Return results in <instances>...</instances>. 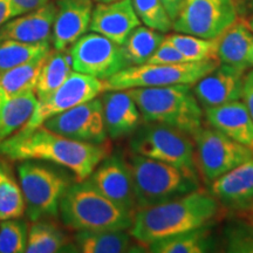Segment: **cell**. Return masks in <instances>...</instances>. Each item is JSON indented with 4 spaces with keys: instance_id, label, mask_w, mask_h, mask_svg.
I'll use <instances>...</instances> for the list:
<instances>
[{
    "instance_id": "6da1fadb",
    "label": "cell",
    "mask_w": 253,
    "mask_h": 253,
    "mask_svg": "<svg viewBox=\"0 0 253 253\" xmlns=\"http://www.w3.org/2000/svg\"><path fill=\"white\" fill-rule=\"evenodd\" d=\"M0 154L12 161L38 160L59 164L84 182L108 155L110 145L75 141L41 126L30 134L11 136L0 144Z\"/></svg>"
},
{
    "instance_id": "7a4b0ae2",
    "label": "cell",
    "mask_w": 253,
    "mask_h": 253,
    "mask_svg": "<svg viewBox=\"0 0 253 253\" xmlns=\"http://www.w3.org/2000/svg\"><path fill=\"white\" fill-rule=\"evenodd\" d=\"M219 208L211 192L198 189L172 201L136 211L130 235L148 248L160 239L207 225L217 216Z\"/></svg>"
},
{
    "instance_id": "3957f363",
    "label": "cell",
    "mask_w": 253,
    "mask_h": 253,
    "mask_svg": "<svg viewBox=\"0 0 253 253\" xmlns=\"http://www.w3.org/2000/svg\"><path fill=\"white\" fill-rule=\"evenodd\" d=\"M148 123H160L194 135L203 126L204 112L190 84L126 89Z\"/></svg>"
},
{
    "instance_id": "277c9868",
    "label": "cell",
    "mask_w": 253,
    "mask_h": 253,
    "mask_svg": "<svg viewBox=\"0 0 253 253\" xmlns=\"http://www.w3.org/2000/svg\"><path fill=\"white\" fill-rule=\"evenodd\" d=\"M62 223L78 231L130 230L134 213L114 203L86 179L69 185L59 209Z\"/></svg>"
},
{
    "instance_id": "5b68a950",
    "label": "cell",
    "mask_w": 253,
    "mask_h": 253,
    "mask_svg": "<svg viewBox=\"0 0 253 253\" xmlns=\"http://www.w3.org/2000/svg\"><path fill=\"white\" fill-rule=\"evenodd\" d=\"M134 182L137 210L182 197L199 189L198 178L170 164L134 154L126 158Z\"/></svg>"
},
{
    "instance_id": "8992f818",
    "label": "cell",
    "mask_w": 253,
    "mask_h": 253,
    "mask_svg": "<svg viewBox=\"0 0 253 253\" xmlns=\"http://www.w3.org/2000/svg\"><path fill=\"white\" fill-rule=\"evenodd\" d=\"M129 147L134 154L168 163L198 178L194 138L179 129L145 122L131 135Z\"/></svg>"
},
{
    "instance_id": "52a82bcc",
    "label": "cell",
    "mask_w": 253,
    "mask_h": 253,
    "mask_svg": "<svg viewBox=\"0 0 253 253\" xmlns=\"http://www.w3.org/2000/svg\"><path fill=\"white\" fill-rule=\"evenodd\" d=\"M219 61L183 63H143L131 65L103 81V89L126 90L131 88L163 87L171 84H195L213 71Z\"/></svg>"
},
{
    "instance_id": "ba28073f",
    "label": "cell",
    "mask_w": 253,
    "mask_h": 253,
    "mask_svg": "<svg viewBox=\"0 0 253 253\" xmlns=\"http://www.w3.org/2000/svg\"><path fill=\"white\" fill-rule=\"evenodd\" d=\"M198 175L211 184L214 179L253 158V150L210 126L192 135Z\"/></svg>"
},
{
    "instance_id": "9c48e42d",
    "label": "cell",
    "mask_w": 253,
    "mask_h": 253,
    "mask_svg": "<svg viewBox=\"0 0 253 253\" xmlns=\"http://www.w3.org/2000/svg\"><path fill=\"white\" fill-rule=\"evenodd\" d=\"M18 173L30 220L56 216L62 196L69 186L65 177L32 160L21 161Z\"/></svg>"
},
{
    "instance_id": "30bf717a",
    "label": "cell",
    "mask_w": 253,
    "mask_h": 253,
    "mask_svg": "<svg viewBox=\"0 0 253 253\" xmlns=\"http://www.w3.org/2000/svg\"><path fill=\"white\" fill-rule=\"evenodd\" d=\"M102 91H104L102 80L73 71L58 89L43 100L38 101L31 118L13 136L21 137L30 134L42 126L46 120L74 108L79 104L96 99Z\"/></svg>"
},
{
    "instance_id": "8fae6325",
    "label": "cell",
    "mask_w": 253,
    "mask_h": 253,
    "mask_svg": "<svg viewBox=\"0 0 253 253\" xmlns=\"http://www.w3.org/2000/svg\"><path fill=\"white\" fill-rule=\"evenodd\" d=\"M238 19L235 0H185L172 30L204 39H216Z\"/></svg>"
},
{
    "instance_id": "7c38bea8",
    "label": "cell",
    "mask_w": 253,
    "mask_h": 253,
    "mask_svg": "<svg viewBox=\"0 0 253 253\" xmlns=\"http://www.w3.org/2000/svg\"><path fill=\"white\" fill-rule=\"evenodd\" d=\"M73 71L106 80L130 66L122 46L99 33L84 34L69 49Z\"/></svg>"
},
{
    "instance_id": "4fadbf2b",
    "label": "cell",
    "mask_w": 253,
    "mask_h": 253,
    "mask_svg": "<svg viewBox=\"0 0 253 253\" xmlns=\"http://www.w3.org/2000/svg\"><path fill=\"white\" fill-rule=\"evenodd\" d=\"M42 126L75 141L100 144L108 137L102 101L97 97L49 118Z\"/></svg>"
},
{
    "instance_id": "5bb4252c",
    "label": "cell",
    "mask_w": 253,
    "mask_h": 253,
    "mask_svg": "<svg viewBox=\"0 0 253 253\" xmlns=\"http://www.w3.org/2000/svg\"><path fill=\"white\" fill-rule=\"evenodd\" d=\"M103 196L135 214L137 203L132 176L126 158L122 155H108L88 178Z\"/></svg>"
},
{
    "instance_id": "9a60e30c",
    "label": "cell",
    "mask_w": 253,
    "mask_h": 253,
    "mask_svg": "<svg viewBox=\"0 0 253 253\" xmlns=\"http://www.w3.org/2000/svg\"><path fill=\"white\" fill-rule=\"evenodd\" d=\"M245 71L219 63L213 71L192 84L202 108H213L242 99Z\"/></svg>"
},
{
    "instance_id": "2e32d148",
    "label": "cell",
    "mask_w": 253,
    "mask_h": 253,
    "mask_svg": "<svg viewBox=\"0 0 253 253\" xmlns=\"http://www.w3.org/2000/svg\"><path fill=\"white\" fill-rule=\"evenodd\" d=\"M93 0H56V14L50 43L56 50H66L89 30Z\"/></svg>"
},
{
    "instance_id": "e0dca14e",
    "label": "cell",
    "mask_w": 253,
    "mask_h": 253,
    "mask_svg": "<svg viewBox=\"0 0 253 253\" xmlns=\"http://www.w3.org/2000/svg\"><path fill=\"white\" fill-rule=\"evenodd\" d=\"M141 25L131 0L97 2L93 8L89 31L122 46L130 33Z\"/></svg>"
},
{
    "instance_id": "ac0fdd59",
    "label": "cell",
    "mask_w": 253,
    "mask_h": 253,
    "mask_svg": "<svg viewBox=\"0 0 253 253\" xmlns=\"http://www.w3.org/2000/svg\"><path fill=\"white\" fill-rule=\"evenodd\" d=\"M210 192L229 210L245 212L253 203V158L214 179Z\"/></svg>"
},
{
    "instance_id": "d6986e66",
    "label": "cell",
    "mask_w": 253,
    "mask_h": 253,
    "mask_svg": "<svg viewBox=\"0 0 253 253\" xmlns=\"http://www.w3.org/2000/svg\"><path fill=\"white\" fill-rule=\"evenodd\" d=\"M56 14V2H47L39 8L12 18L0 27V41L14 40L38 43L50 41Z\"/></svg>"
},
{
    "instance_id": "ffe728a7",
    "label": "cell",
    "mask_w": 253,
    "mask_h": 253,
    "mask_svg": "<svg viewBox=\"0 0 253 253\" xmlns=\"http://www.w3.org/2000/svg\"><path fill=\"white\" fill-rule=\"evenodd\" d=\"M107 134L113 140L132 135L141 126V112L126 90H110L102 96Z\"/></svg>"
},
{
    "instance_id": "44dd1931",
    "label": "cell",
    "mask_w": 253,
    "mask_h": 253,
    "mask_svg": "<svg viewBox=\"0 0 253 253\" xmlns=\"http://www.w3.org/2000/svg\"><path fill=\"white\" fill-rule=\"evenodd\" d=\"M209 125L253 150V120L242 101L204 109Z\"/></svg>"
},
{
    "instance_id": "7402d4cb",
    "label": "cell",
    "mask_w": 253,
    "mask_h": 253,
    "mask_svg": "<svg viewBox=\"0 0 253 253\" xmlns=\"http://www.w3.org/2000/svg\"><path fill=\"white\" fill-rule=\"evenodd\" d=\"M253 41V28L245 18L238 17L218 37V60L220 63L243 69L250 68L249 55Z\"/></svg>"
},
{
    "instance_id": "603a6c76",
    "label": "cell",
    "mask_w": 253,
    "mask_h": 253,
    "mask_svg": "<svg viewBox=\"0 0 253 253\" xmlns=\"http://www.w3.org/2000/svg\"><path fill=\"white\" fill-rule=\"evenodd\" d=\"M37 103L38 97L33 90L11 99H0V144L23 128Z\"/></svg>"
},
{
    "instance_id": "cb8c5ba5",
    "label": "cell",
    "mask_w": 253,
    "mask_h": 253,
    "mask_svg": "<svg viewBox=\"0 0 253 253\" xmlns=\"http://www.w3.org/2000/svg\"><path fill=\"white\" fill-rule=\"evenodd\" d=\"M148 249L153 253H204L213 251L214 242L211 227L207 224L198 229L157 240Z\"/></svg>"
},
{
    "instance_id": "d4e9b609",
    "label": "cell",
    "mask_w": 253,
    "mask_h": 253,
    "mask_svg": "<svg viewBox=\"0 0 253 253\" xmlns=\"http://www.w3.org/2000/svg\"><path fill=\"white\" fill-rule=\"evenodd\" d=\"M73 72L72 58L66 50H50L45 58L38 77L36 95L38 101L43 100L67 80Z\"/></svg>"
},
{
    "instance_id": "484cf974",
    "label": "cell",
    "mask_w": 253,
    "mask_h": 253,
    "mask_svg": "<svg viewBox=\"0 0 253 253\" xmlns=\"http://www.w3.org/2000/svg\"><path fill=\"white\" fill-rule=\"evenodd\" d=\"M131 238L126 230L80 231L75 242L84 253H121L130 251Z\"/></svg>"
},
{
    "instance_id": "4316f807",
    "label": "cell",
    "mask_w": 253,
    "mask_h": 253,
    "mask_svg": "<svg viewBox=\"0 0 253 253\" xmlns=\"http://www.w3.org/2000/svg\"><path fill=\"white\" fill-rule=\"evenodd\" d=\"M45 58L36 59L14 68L0 72V99H11L26 91L36 90L38 77Z\"/></svg>"
},
{
    "instance_id": "83f0119b",
    "label": "cell",
    "mask_w": 253,
    "mask_h": 253,
    "mask_svg": "<svg viewBox=\"0 0 253 253\" xmlns=\"http://www.w3.org/2000/svg\"><path fill=\"white\" fill-rule=\"evenodd\" d=\"M52 50L50 41L38 43L14 40L0 41V72L7 71L36 59L45 58Z\"/></svg>"
},
{
    "instance_id": "f1b7e54d",
    "label": "cell",
    "mask_w": 253,
    "mask_h": 253,
    "mask_svg": "<svg viewBox=\"0 0 253 253\" xmlns=\"http://www.w3.org/2000/svg\"><path fill=\"white\" fill-rule=\"evenodd\" d=\"M164 37L166 36L161 32L153 28L147 26L136 27L122 45L123 52L130 66L147 63L162 43Z\"/></svg>"
},
{
    "instance_id": "f546056e",
    "label": "cell",
    "mask_w": 253,
    "mask_h": 253,
    "mask_svg": "<svg viewBox=\"0 0 253 253\" xmlns=\"http://www.w3.org/2000/svg\"><path fill=\"white\" fill-rule=\"evenodd\" d=\"M68 244V238L61 230L46 221H33L28 230L26 253H54Z\"/></svg>"
},
{
    "instance_id": "4dcf8cb0",
    "label": "cell",
    "mask_w": 253,
    "mask_h": 253,
    "mask_svg": "<svg viewBox=\"0 0 253 253\" xmlns=\"http://www.w3.org/2000/svg\"><path fill=\"white\" fill-rule=\"evenodd\" d=\"M189 62L197 61H219L218 60V38L204 39L190 34L176 33L166 36Z\"/></svg>"
},
{
    "instance_id": "1f68e13d",
    "label": "cell",
    "mask_w": 253,
    "mask_h": 253,
    "mask_svg": "<svg viewBox=\"0 0 253 253\" xmlns=\"http://www.w3.org/2000/svg\"><path fill=\"white\" fill-rule=\"evenodd\" d=\"M26 211V203L21 188L6 171L0 182V220L21 218Z\"/></svg>"
},
{
    "instance_id": "d6a6232c",
    "label": "cell",
    "mask_w": 253,
    "mask_h": 253,
    "mask_svg": "<svg viewBox=\"0 0 253 253\" xmlns=\"http://www.w3.org/2000/svg\"><path fill=\"white\" fill-rule=\"evenodd\" d=\"M136 14L145 26L161 33L172 28V19L164 7L162 0H131Z\"/></svg>"
},
{
    "instance_id": "836d02e7",
    "label": "cell",
    "mask_w": 253,
    "mask_h": 253,
    "mask_svg": "<svg viewBox=\"0 0 253 253\" xmlns=\"http://www.w3.org/2000/svg\"><path fill=\"white\" fill-rule=\"evenodd\" d=\"M224 248L226 252L253 253V220L233 221L224 231Z\"/></svg>"
},
{
    "instance_id": "e575fe53",
    "label": "cell",
    "mask_w": 253,
    "mask_h": 253,
    "mask_svg": "<svg viewBox=\"0 0 253 253\" xmlns=\"http://www.w3.org/2000/svg\"><path fill=\"white\" fill-rule=\"evenodd\" d=\"M27 223L24 220L7 219L0 224V253H23L27 246Z\"/></svg>"
},
{
    "instance_id": "d590c367",
    "label": "cell",
    "mask_w": 253,
    "mask_h": 253,
    "mask_svg": "<svg viewBox=\"0 0 253 253\" xmlns=\"http://www.w3.org/2000/svg\"><path fill=\"white\" fill-rule=\"evenodd\" d=\"M189 62L184 55L169 42L164 37L160 47L156 49V52L151 55V58L148 60L147 63H183Z\"/></svg>"
},
{
    "instance_id": "8d00e7d4",
    "label": "cell",
    "mask_w": 253,
    "mask_h": 253,
    "mask_svg": "<svg viewBox=\"0 0 253 253\" xmlns=\"http://www.w3.org/2000/svg\"><path fill=\"white\" fill-rule=\"evenodd\" d=\"M49 1H52V0H11L17 17L20 14L33 11L36 8H39Z\"/></svg>"
},
{
    "instance_id": "74e56055",
    "label": "cell",
    "mask_w": 253,
    "mask_h": 253,
    "mask_svg": "<svg viewBox=\"0 0 253 253\" xmlns=\"http://www.w3.org/2000/svg\"><path fill=\"white\" fill-rule=\"evenodd\" d=\"M242 99L253 120V69L245 74Z\"/></svg>"
},
{
    "instance_id": "f35d334b",
    "label": "cell",
    "mask_w": 253,
    "mask_h": 253,
    "mask_svg": "<svg viewBox=\"0 0 253 253\" xmlns=\"http://www.w3.org/2000/svg\"><path fill=\"white\" fill-rule=\"evenodd\" d=\"M14 17L17 15H15L11 0H0V27Z\"/></svg>"
},
{
    "instance_id": "ab89813d",
    "label": "cell",
    "mask_w": 253,
    "mask_h": 253,
    "mask_svg": "<svg viewBox=\"0 0 253 253\" xmlns=\"http://www.w3.org/2000/svg\"><path fill=\"white\" fill-rule=\"evenodd\" d=\"M162 2L167 9V12L169 13L170 18L173 21L177 18V15L179 14V12H181L185 0H162Z\"/></svg>"
},
{
    "instance_id": "60d3db41",
    "label": "cell",
    "mask_w": 253,
    "mask_h": 253,
    "mask_svg": "<svg viewBox=\"0 0 253 253\" xmlns=\"http://www.w3.org/2000/svg\"><path fill=\"white\" fill-rule=\"evenodd\" d=\"M237 9L239 11H245V15H242L243 18H245L250 24V26L253 28V0H238V2L236 1Z\"/></svg>"
},
{
    "instance_id": "b9f144b4",
    "label": "cell",
    "mask_w": 253,
    "mask_h": 253,
    "mask_svg": "<svg viewBox=\"0 0 253 253\" xmlns=\"http://www.w3.org/2000/svg\"><path fill=\"white\" fill-rule=\"evenodd\" d=\"M243 217H245V218H248V219L253 220V203L251 204V207H250L248 210L245 211V212H243Z\"/></svg>"
},
{
    "instance_id": "7bdbcfd3",
    "label": "cell",
    "mask_w": 253,
    "mask_h": 253,
    "mask_svg": "<svg viewBox=\"0 0 253 253\" xmlns=\"http://www.w3.org/2000/svg\"><path fill=\"white\" fill-rule=\"evenodd\" d=\"M249 63H250V67H253V41H252V46H251V49H250V55H249Z\"/></svg>"
},
{
    "instance_id": "ee69618b",
    "label": "cell",
    "mask_w": 253,
    "mask_h": 253,
    "mask_svg": "<svg viewBox=\"0 0 253 253\" xmlns=\"http://www.w3.org/2000/svg\"><path fill=\"white\" fill-rule=\"evenodd\" d=\"M5 173H6V170L4 169V168H2L1 164H0V182H1V179L4 178Z\"/></svg>"
},
{
    "instance_id": "f6af8a7d",
    "label": "cell",
    "mask_w": 253,
    "mask_h": 253,
    "mask_svg": "<svg viewBox=\"0 0 253 253\" xmlns=\"http://www.w3.org/2000/svg\"><path fill=\"white\" fill-rule=\"evenodd\" d=\"M96 2H112V1H118V0H94Z\"/></svg>"
}]
</instances>
